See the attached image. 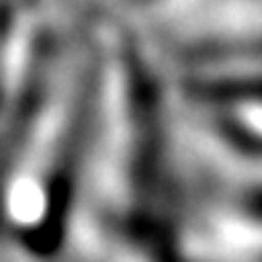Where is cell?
<instances>
[{
	"label": "cell",
	"instance_id": "6da1fadb",
	"mask_svg": "<svg viewBox=\"0 0 262 262\" xmlns=\"http://www.w3.org/2000/svg\"><path fill=\"white\" fill-rule=\"evenodd\" d=\"M94 54L86 25L51 19L0 104V246L27 262L64 254L91 123Z\"/></svg>",
	"mask_w": 262,
	"mask_h": 262
},
{
	"label": "cell",
	"instance_id": "7a4b0ae2",
	"mask_svg": "<svg viewBox=\"0 0 262 262\" xmlns=\"http://www.w3.org/2000/svg\"><path fill=\"white\" fill-rule=\"evenodd\" d=\"M49 21L40 0H0V102L21 80Z\"/></svg>",
	"mask_w": 262,
	"mask_h": 262
}]
</instances>
